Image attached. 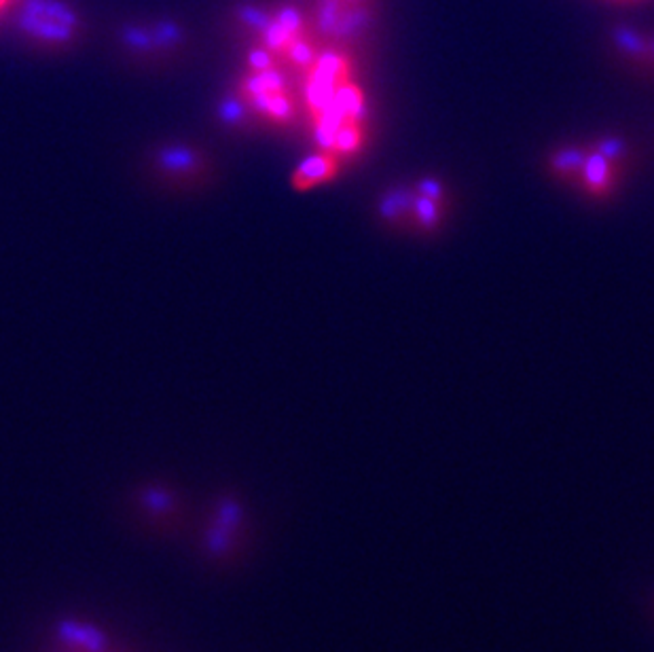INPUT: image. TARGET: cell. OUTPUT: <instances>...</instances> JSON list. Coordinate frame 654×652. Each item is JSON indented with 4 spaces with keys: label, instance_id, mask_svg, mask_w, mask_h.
<instances>
[{
    "label": "cell",
    "instance_id": "obj_6",
    "mask_svg": "<svg viewBox=\"0 0 654 652\" xmlns=\"http://www.w3.org/2000/svg\"><path fill=\"white\" fill-rule=\"evenodd\" d=\"M155 167L159 174L176 183L197 181L208 170L200 151L187 145H167L155 153Z\"/></svg>",
    "mask_w": 654,
    "mask_h": 652
},
{
    "label": "cell",
    "instance_id": "obj_2",
    "mask_svg": "<svg viewBox=\"0 0 654 652\" xmlns=\"http://www.w3.org/2000/svg\"><path fill=\"white\" fill-rule=\"evenodd\" d=\"M449 191L436 178L388 189L377 201V212L383 223L405 231L432 236L445 223L449 212Z\"/></svg>",
    "mask_w": 654,
    "mask_h": 652
},
{
    "label": "cell",
    "instance_id": "obj_9",
    "mask_svg": "<svg viewBox=\"0 0 654 652\" xmlns=\"http://www.w3.org/2000/svg\"><path fill=\"white\" fill-rule=\"evenodd\" d=\"M219 115L223 119V123L231 125V128H244V125H250L255 121L252 112L246 106V102L239 98V95H229V98L220 102Z\"/></svg>",
    "mask_w": 654,
    "mask_h": 652
},
{
    "label": "cell",
    "instance_id": "obj_7",
    "mask_svg": "<svg viewBox=\"0 0 654 652\" xmlns=\"http://www.w3.org/2000/svg\"><path fill=\"white\" fill-rule=\"evenodd\" d=\"M344 161L327 151H316L305 157L297 170L292 172V187L297 191H309L320 184H327L339 176Z\"/></svg>",
    "mask_w": 654,
    "mask_h": 652
},
{
    "label": "cell",
    "instance_id": "obj_11",
    "mask_svg": "<svg viewBox=\"0 0 654 652\" xmlns=\"http://www.w3.org/2000/svg\"><path fill=\"white\" fill-rule=\"evenodd\" d=\"M4 3H7V0H0V7H3V4H4Z\"/></svg>",
    "mask_w": 654,
    "mask_h": 652
},
{
    "label": "cell",
    "instance_id": "obj_3",
    "mask_svg": "<svg viewBox=\"0 0 654 652\" xmlns=\"http://www.w3.org/2000/svg\"><path fill=\"white\" fill-rule=\"evenodd\" d=\"M623 167L599 155L589 142L555 148L549 155V172L563 183L580 187L593 200H608L619 189Z\"/></svg>",
    "mask_w": 654,
    "mask_h": 652
},
{
    "label": "cell",
    "instance_id": "obj_10",
    "mask_svg": "<svg viewBox=\"0 0 654 652\" xmlns=\"http://www.w3.org/2000/svg\"><path fill=\"white\" fill-rule=\"evenodd\" d=\"M121 40L128 45V49H131L134 53L155 51L151 30L144 26H134V23H131V26H125L121 30Z\"/></svg>",
    "mask_w": 654,
    "mask_h": 652
},
{
    "label": "cell",
    "instance_id": "obj_8",
    "mask_svg": "<svg viewBox=\"0 0 654 652\" xmlns=\"http://www.w3.org/2000/svg\"><path fill=\"white\" fill-rule=\"evenodd\" d=\"M151 37H153V45H155V51H170V49H176V47L183 43L184 34H183V28L178 26V23H174L170 20H164V22H155L151 28Z\"/></svg>",
    "mask_w": 654,
    "mask_h": 652
},
{
    "label": "cell",
    "instance_id": "obj_4",
    "mask_svg": "<svg viewBox=\"0 0 654 652\" xmlns=\"http://www.w3.org/2000/svg\"><path fill=\"white\" fill-rule=\"evenodd\" d=\"M237 95L246 102L255 121L284 128L299 117L297 98L288 89V79L280 66L269 70H250L239 83Z\"/></svg>",
    "mask_w": 654,
    "mask_h": 652
},
{
    "label": "cell",
    "instance_id": "obj_1",
    "mask_svg": "<svg viewBox=\"0 0 654 652\" xmlns=\"http://www.w3.org/2000/svg\"><path fill=\"white\" fill-rule=\"evenodd\" d=\"M354 59L337 49H322L303 75V106L318 151L350 161L369 140V98L354 73Z\"/></svg>",
    "mask_w": 654,
    "mask_h": 652
},
{
    "label": "cell",
    "instance_id": "obj_5",
    "mask_svg": "<svg viewBox=\"0 0 654 652\" xmlns=\"http://www.w3.org/2000/svg\"><path fill=\"white\" fill-rule=\"evenodd\" d=\"M17 26L45 45H66L81 30L79 15L58 0H26L17 13Z\"/></svg>",
    "mask_w": 654,
    "mask_h": 652
}]
</instances>
